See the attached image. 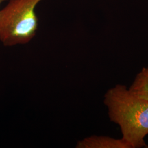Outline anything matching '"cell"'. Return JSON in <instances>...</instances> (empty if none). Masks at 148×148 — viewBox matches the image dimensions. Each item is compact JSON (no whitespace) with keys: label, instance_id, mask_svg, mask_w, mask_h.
<instances>
[{"label":"cell","instance_id":"obj_1","mask_svg":"<svg viewBox=\"0 0 148 148\" xmlns=\"http://www.w3.org/2000/svg\"><path fill=\"white\" fill-rule=\"evenodd\" d=\"M104 98L109 117L119 126L122 139L131 148L147 147L144 139L148 134V101L121 84L108 90Z\"/></svg>","mask_w":148,"mask_h":148},{"label":"cell","instance_id":"obj_2","mask_svg":"<svg viewBox=\"0 0 148 148\" xmlns=\"http://www.w3.org/2000/svg\"><path fill=\"white\" fill-rule=\"evenodd\" d=\"M42 0H10L0 10V41L5 46L30 42L37 32L35 8Z\"/></svg>","mask_w":148,"mask_h":148},{"label":"cell","instance_id":"obj_3","mask_svg":"<svg viewBox=\"0 0 148 148\" xmlns=\"http://www.w3.org/2000/svg\"><path fill=\"white\" fill-rule=\"evenodd\" d=\"M77 148H131L122 138L116 139L108 136H92L77 142Z\"/></svg>","mask_w":148,"mask_h":148},{"label":"cell","instance_id":"obj_4","mask_svg":"<svg viewBox=\"0 0 148 148\" xmlns=\"http://www.w3.org/2000/svg\"><path fill=\"white\" fill-rule=\"evenodd\" d=\"M128 90L133 95L148 101V67L143 68L136 75Z\"/></svg>","mask_w":148,"mask_h":148},{"label":"cell","instance_id":"obj_5","mask_svg":"<svg viewBox=\"0 0 148 148\" xmlns=\"http://www.w3.org/2000/svg\"><path fill=\"white\" fill-rule=\"evenodd\" d=\"M5 0H0V5H1V4L3 2H4V1H5Z\"/></svg>","mask_w":148,"mask_h":148}]
</instances>
